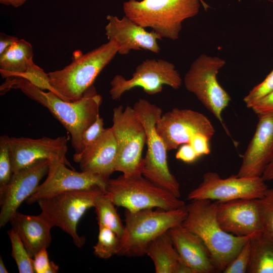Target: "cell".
<instances>
[{
  "label": "cell",
  "instance_id": "cell-7",
  "mask_svg": "<svg viewBox=\"0 0 273 273\" xmlns=\"http://www.w3.org/2000/svg\"><path fill=\"white\" fill-rule=\"evenodd\" d=\"M106 192L115 206L130 212L149 208L177 209L185 202L169 191L153 184L142 174L126 177L123 174L107 180Z\"/></svg>",
  "mask_w": 273,
  "mask_h": 273
},
{
  "label": "cell",
  "instance_id": "cell-8",
  "mask_svg": "<svg viewBox=\"0 0 273 273\" xmlns=\"http://www.w3.org/2000/svg\"><path fill=\"white\" fill-rule=\"evenodd\" d=\"M105 192L99 187L67 191L39 199L40 214L52 227L57 226L68 234L78 248L85 239L77 232V224L85 212L94 207L98 196Z\"/></svg>",
  "mask_w": 273,
  "mask_h": 273
},
{
  "label": "cell",
  "instance_id": "cell-4",
  "mask_svg": "<svg viewBox=\"0 0 273 273\" xmlns=\"http://www.w3.org/2000/svg\"><path fill=\"white\" fill-rule=\"evenodd\" d=\"M201 0H129L125 16L143 27H150L161 38H178L183 22L199 12Z\"/></svg>",
  "mask_w": 273,
  "mask_h": 273
},
{
  "label": "cell",
  "instance_id": "cell-35",
  "mask_svg": "<svg viewBox=\"0 0 273 273\" xmlns=\"http://www.w3.org/2000/svg\"><path fill=\"white\" fill-rule=\"evenodd\" d=\"M104 120L99 115L95 121L84 131L82 138L84 149L98 139L105 132Z\"/></svg>",
  "mask_w": 273,
  "mask_h": 273
},
{
  "label": "cell",
  "instance_id": "cell-17",
  "mask_svg": "<svg viewBox=\"0 0 273 273\" xmlns=\"http://www.w3.org/2000/svg\"><path fill=\"white\" fill-rule=\"evenodd\" d=\"M217 220L234 236L243 237L262 232L259 199H239L218 202Z\"/></svg>",
  "mask_w": 273,
  "mask_h": 273
},
{
  "label": "cell",
  "instance_id": "cell-32",
  "mask_svg": "<svg viewBox=\"0 0 273 273\" xmlns=\"http://www.w3.org/2000/svg\"><path fill=\"white\" fill-rule=\"evenodd\" d=\"M273 92V69L260 83L254 86L243 99L247 107L251 108L256 102Z\"/></svg>",
  "mask_w": 273,
  "mask_h": 273
},
{
  "label": "cell",
  "instance_id": "cell-39",
  "mask_svg": "<svg viewBox=\"0 0 273 273\" xmlns=\"http://www.w3.org/2000/svg\"><path fill=\"white\" fill-rule=\"evenodd\" d=\"M19 39L15 36L8 35L1 32L0 34V55L2 54Z\"/></svg>",
  "mask_w": 273,
  "mask_h": 273
},
{
  "label": "cell",
  "instance_id": "cell-23",
  "mask_svg": "<svg viewBox=\"0 0 273 273\" xmlns=\"http://www.w3.org/2000/svg\"><path fill=\"white\" fill-rule=\"evenodd\" d=\"M31 44L19 39L0 55V73L3 78L16 77L24 72L33 61Z\"/></svg>",
  "mask_w": 273,
  "mask_h": 273
},
{
  "label": "cell",
  "instance_id": "cell-21",
  "mask_svg": "<svg viewBox=\"0 0 273 273\" xmlns=\"http://www.w3.org/2000/svg\"><path fill=\"white\" fill-rule=\"evenodd\" d=\"M169 231L179 258L194 273L219 272L210 252L198 236L181 224Z\"/></svg>",
  "mask_w": 273,
  "mask_h": 273
},
{
  "label": "cell",
  "instance_id": "cell-24",
  "mask_svg": "<svg viewBox=\"0 0 273 273\" xmlns=\"http://www.w3.org/2000/svg\"><path fill=\"white\" fill-rule=\"evenodd\" d=\"M169 231L155 239L146 249V255L153 261L156 273H174L179 260Z\"/></svg>",
  "mask_w": 273,
  "mask_h": 273
},
{
  "label": "cell",
  "instance_id": "cell-2",
  "mask_svg": "<svg viewBox=\"0 0 273 273\" xmlns=\"http://www.w3.org/2000/svg\"><path fill=\"white\" fill-rule=\"evenodd\" d=\"M217 202L194 200L186 206L187 215L181 225L198 236L210 252L219 271L222 272L242 247L257 233L236 236L225 231L216 216Z\"/></svg>",
  "mask_w": 273,
  "mask_h": 273
},
{
  "label": "cell",
  "instance_id": "cell-43",
  "mask_svg": "<svg viewBox=\"0 0 273 273\" xmlns=\"http://www.w3.org/2000/svg\"><path fill=\"white\" fill-rule=\"evenodd\" d=\"M0 272L1 273H8V272L6 268V267L4 264L3 260L1 256H0Z\"/></svg>",
  "mask_w": 273,
  "mask_h": 273
},
{
  "label": "cell",
  "instance_id": "cell-20",
  "mask_svg": "<svg viewBox=\"0 0 273 273\" xmlns=\"http://www.w3.org/2000/svg\"><path fill=\"white\" fill-rule=\"evenodd\" d=\"M117 157V142L111 127L106 128L98 139L80 153H74L73 160L79 163L81 171L109 178L115 171Z\"/></svg>",
  "mask_w": 273,
  "mask_h": 273
},
{
  "label": "cell",
  "instance_id": "cell-14",
  "mask_svg": "<svg viewBox=\"0 0 273 273\" xmlns=\"http://www.w3.org/2000/svg\"><path fill=\"white\" fill-rule=\"evenodd\" d=\"M66 165L57 158L50 159L46 179L26 200V203L32 204L40 199L62 192L89 190L96 187L106 192L109 178L88 172H77Z\"/></svg>",
  "mask_w": 273,
  "mask_h": 273
},
{
  "label": "cell",
  "instance_id": "cell-38",
  "mask_svg": "<svg viewBox=\"0 0 273 273\" xmlns=\"http://www.w3.org/2000/svg\"><path fill=\"white\" fill-rule=\"evenodd\" d=\"M251 109L257 115L273 113V92L256 102Z\"/></svg>",
  "mask_w": 273,
  "mask_h": 273
},
{
  "label": "cell",
  "instance_id": "cell-30",
  "mask_svg": "<svg viewBox=\"0 0 273 273\" xmlns=\"http://www.w3.org/2000/svg\"><path fill=\"white\" fill-rule=\"evenodd\" d=\"M262 232L273 240V189H267L259 199Z\"/></svg>",
  "mask_w": 273,
  "mask_h": 273
},
{
  "label": "cell",
  "instance_id": "cell-29",
  "mask_svg": "<svg viewBox=\"0 0 273 273\" xmlns=\"http://www.w3.org/2000/svg\"><path fill=\"white\" fill-rule=\"evenodd\" d=\"M16 77L24 78L32 84L41 90H48L52 92L62 99L64 98L52 86L48 73L36 65L33 61L31 62L27 70Z\"/></svg>",
  "mask_w": 273,
  "mask_h": 273
},
{
  "label": "cell",
  "instance_id": "cell-37",
  "mask_svg": "<svg viewBox=\"0 0 273 273\" xmlns=\"http://www.w3.org/2000/svg\"><path fill=\"white\" fill-rule=\"evenodd\" d=\"M175 158L185 163H192L199 158L189 143L183 144L177 150Z\"/></svg>",
  "mask_w": 273,
  "mask_h": 273
},
{
  "label": "cell",
  "instance_id": "cell-18",
  "mask_svg": "<svg viewBox=\"0 0 273 273\" xmlns=\"http://www.w3.org/2000/svg\"><path fill=\"white\" fill-rule=\"evenodd\" d=\"M257 115L255 131L243 155L237 174L240 177L261 176L273 158V113Z\"/></svg>",
  "mask_w": 273,
  "mask_h": 273
},
{
  "label": "cell",
  "instance_id": "cell-36",
  "mask_svg": "<svg viewBox=\"0 0 273 273\" xmlns=\"http://www.w3.org/2000/svg\"><path fill=\"white\" fill-rule=\"evenodd\" d=\"M210 140L207 136L202 133H197L191 137L189 144L200 157L210 153L209 145Z\"/></svg>",
  "mask_w": 273,
  "mask_h": 273
},
{
  "label": "cell",
  "instance_id": "cell-15",
  "mask_svg": "<svg viewBox=\"0 0 273 273\" xmlns=\"http://www.w3.org/2000/svg\"><path fill=\"white\" fill-rule=\"evenodd\" d=\"M68 139L65 136L36 139L9 137L8 143L13 173L42 160L57 158L66 165L70 164L66 158Z\"/></svg>",
  "mask_w": 273,
  "mask_h": 273
},
{
  "label": "cell",
  "instance_id": "cell-40",
  "mask_svg": "<svg viewBox=\"0 0 273 273\" xmlns=\"http://www.w3.org/2000/svg\"><path fill=\"white\" fill-rule=\"evenodd\" d=\"M174 273H194L192 269L183 261L179 260L177 262Z\"/></svg>",
  "mask_w": 273,
  "mask_h": 273
},
{
  "label": "cell",
  "instance_id": "cell-42",
  "mask_svg": "<svg viewBox=\"0 0 273 273\" xmlns=\"http://www.w3.org/2000/svg\"><path fill=\"white\" fill-rule=\"evenodd\" d=\"M27 0H0V3L7 6L17 8L22 5Z\"/></svg>",
  "mask_w": 273,
  "mask_h": 273
},
{
  "label": "cell",
  "instance_id": "cell-22",
  "mask_svg": "<svg viewBox=\"0 0 273 273\" xmlns=\"http://www.w3.org/2000/svg\"><path fill=\"white\" fill-rule=\"evenodd\" d=\"M9 222L32 258L40 250L50 246L52 227L40 214L27 215L17 211Z\"/></svg>",
  "mask_w": 273,
  "mask_h": 273
},
{
  "label": "cell",
  "instance_id": "cell-27",
  "mask_svg": "<svg viewBox=\"0 0 273 273\" xmlns=\"http://www.w3.org/2000/svg\"><path fill=\"white\" fill-rule=\"evenodd\" d=\"M120 244V238L112 230L99 225L98 242L93 247L94 253L98 257L107 259L117 255Z\"/></svg>",
  "mask_w": 273,
  "mask_h": 273
},
{
  "label": "cell",
  "instance_id": "cell-13",
  "mask_svg": "<svg viewBox=\"0 0 273 273\" xmlns=\"http://www.w3.org/2000/svg\"><path fill=\"white\" fill-rule=\"evenodd\" d=\"M156 129L167 151L189 143L191 137L197 133H202L210 139L215 133L212 123L204 114L177 108L162 114L156 124Z\"/></svg>",
  "mask_w": 273,
  "mask_h": 273
},
{
  "label": "cell",
  "instance_id": "cell-6",
  "mask_svg": "<svg viewBox=\"0 0 273 273\" xmlns=\"http://www.w3.org/2000/svg\"><path fill=\"white\" fill-rule=\"evenodd\" d=\"M133 108L147 135V150L142 160V175L155 185L180 198L179 184L169 170L167 150L156 129V124L162 115L161 108L144 99H140Z\"/></svg>",
  "mask_w": 273,
  "mask_h": 273
},
{
  "label": "cell",
  "instance_id": "cell-34",
  "mask_svg": "<svg viewBox=\"0 0 273 273\" xmlns=\"http://www.w3.org/2000/svg\"><path fill=\"white\" fill-rule=\"evenodd\" d=\"M33 268L35 273H56L59 266L49 260L47 248L37 252L33 257Z\"/></svg>",
  "mask_w": 273,
  "mask_h": 273
},
{
  "label": "cell",
  "instance_id": "cell-41",
  "mask_svg": "<svg viewBox=\"0 0 273 273\" xmlns=\"http://www.w3.org/2000/svg\"><path fill=\"white\" fill-rule=\"evenodd\" d=\"M261 177L265 181L273 180V158L265 168Z\"/></svg>",
  "mask_w": 273,
  "mask_h": 273
},
{
  "label": "cell",
  "instance_id": "cell-31",
  "mask_svg": "<svg viewBox=\"0 0 273 273\" xmlns=\"http://www.w3.org/2000/svg\"><path fill=\"white\" fill-rule=\"evenodd\" d=\"M8 139L7 135L0 137V193L5 189L13 174Z\"/></svg>",
  "mask_w": 273,
  "mask_h": 273
},
{
  "label": "cell",
  "instance_id": "cell-28",
  "mask_svg": "<svg viewBox=\"0 0 273 273\" xmlns=\"http://www.w3.org/2000/svg\"><path fill=\"white\" fill-rule=\"evenodd\" d=\"M12 246V256L20 273H34L33 258L29 255L18 234L11 229L7 232Z\"/></svg>",
  "mask_w": 273,
  "mask_h": 273
},
{
  "label": "cell",
  "instance_id": "cell-16",
  "mask_svg": "<svg viewBox=\"0 0 273 273\" xmlns=\"http://www.w3.org/2000/svg\"><path fill=\"white\" fill-rule=\"evenodd\" d=\"M49 166V160H42L13 173L8 184L0 193L1 227L9 222L22 202L34 192L48 174Z\"/></svg>",
  "mask_w": 273,
  "mask_h": 273
},
{
  "label": "cell",
  "instance_id": "cell-10",
  "mask_svg": "<svg viewBox=\"0 0 273 273\" xmlns=\"http://www.w3.org/2000/svg\"><path fill=\"white\" fill-rule=\"evenodd\" d=\"M225 64V61L220 58L202 54L193 62L184 81L186 89L194 94L214 115L230 135L223 123L222 113L229 105L231 97L216 78L219 70Z\"/></svg>",
  "mask_w": 273,
  "mask_h": 273
},
{
  "label": "cell",
  "instance_id": "cell-11",
  "mask_svg": "<svg viewBox=\"0 0 273 273\" xmlns=\"http://www.w3.org/2000/svg\"><path fill=\"white\" fill-rule=\"evenodd\" d=\"M181 83L180 75L172 63L160 59H148L136 67L131 78L115 75L110 82L109 94L113 100H117L125 92L136 87L153 95L161 92L163 85L177 89Z\"/></svg>",
  "mask_w": 273,
  "mask_h": 273
},
{
  "label": "cell",
  "instance_id": "cell-1",
  "mask_svg": "<svg viewBox=\"0 0 273 273\" xmlns=\"http://www.w3.org/2000/svg\"><path fill=\"white\" fill-rule=\"evenodd\" d=\"M19 89L25 95L47 108L71 135L75 153L83 150L82 138L84 131L99 114L102 98L93 85L78 100L65 101L52 92H45L26 79L13 77L6 78L1 86V93L10 89Z\"/></svg>",
  "mask_w": 273,
  "mask_h": 273
},
{
  "label": "cell",
  "instance_id": "cell-3",
  "mask_svg": "<svg viewBox=\"0 0 273 273\" xmlns=\"http://www.w3.org/2000/svg\"><path fill=\"white\" fill-rule=\"evenodd\" d=\"M153 209L135 212L125 210V223L117 255H146V249L152 241L172 228L181 224L187 215L186 205L172 210Z\"/></svg>",
  "mask_w": 273,
  "mask_h": 273
},
{
  "label": "cell",
  "instance_id": "cell-33",
  "mask_svg": "<svg viewBox=\"0 0 273 273\" xmlns=\"http://www.w3.org/2000/svg\"><path fill=\"white\" fill-rule=\"evenodd\" d=\"M250 240L226 266L222 271L223 273L247 272L251 257Z\"/></svg>",
  "mask_w": 273,
  "mask_h": 273
},
{
  "label": "cell",
  "instance_id": "cell-12",
  "mask_svg": "<svg viewBox=\"0 0 273 273\" xmlns=\"http://www.w3.org/2000/svg\"><path fill=\"white\" fill-rule=\"evenodd\" d=\"M268 189L261 176L247 177L233 175L223 178L214 172L204 174L201 184L192 190L188 199L218 202L239 199H261Z\"/></svg>",
  "mask_w": 273,
  "mask_h": 273
},
{
  "label": "cell",
  "instance_id": "cell-25",
  "mask_svg": "<svg viewBox=\"0 0 273 273\" xmlns=\"http://www.w3.org/2000/svg\"><path fill=\"white\" fill-rule=\"evenodd\" d=\"M250 242L251 257L247 272L273 273V240L261 232Z\"/></svg>",
  "mask_w": 273,
  "mask_h": 273
},
{
  "label": "cell",
  "instance_id": "cell-9",
  "mask_svg": "<svg viewBox=\"0 0 273 273\" xmlns=\"http://www.w3.org/2000/svg\"><path fill=\"white\" fill-rule=\"evenodd\" d=\"M111 127L117 145L115 171L126 177L142 174V153L147 143L143 123L133 108L127 105L115 107Z\"/></svg>",
  "mask_w": 273,
  "mask_h": 273
},
{
  "label": "cell",
  "instance_id": "cell-19",
  "mask_svg": "<svg viewBox=\"0 0 273 273\" xmlns=\"http://www.w3.org/2000/svg\"><path fill=\"white\" fill-rule=\"evenodd\" d=\"M105 34L109 40H114L118 45V53L129 54L131 50L142 49L158 53L160 48L157 43L161 38L154 31L148 32L126 16L119 19L116 16L108 15Z\"/></svg>",
  "mask_w": 273,
  "mask_h": 273
},
{
  "label": "cell",
  "instance_id": "cell-26",
  "mask_svg": "<svg viewBox=\"0 0 273 273\" xmlns=\"http://www.w3.org/2000/svg\"><path fill=\"white\" fill-rule=\"evenodd\" d=\"M110 196L104 192L97 198L94 208L99 225H104L114 231L120 238L124 225Z\"/></svg>",
  "mask_w": 273,
  "mask_h": 273
},
{
  "label": "cell",
  "instance_id": "cell-5",
  "mask_svg": "<svg viewBox=\"0 0 273 273\" xmlns=\"http://www.w3.org/2000/svg\"><path fill=\"white\" fill-rule=\"evenodd\" d=\"M118 50V44L110 40L86 54L74 56L63 69L48 73L51 85L65 101L79 100Z\"/></svg>",
  "mask_w": 273,
  "mask_h": 273
}]
</instances>
